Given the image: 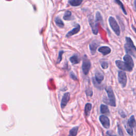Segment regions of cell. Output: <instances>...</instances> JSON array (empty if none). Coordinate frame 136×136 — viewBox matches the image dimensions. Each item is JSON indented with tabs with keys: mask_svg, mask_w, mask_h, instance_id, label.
Returning a JSON list of instances; mask_svg holds the SVG:
<instances>
[{
	"mask_svg": "<svg viewBox=\"0 0 136 136\" xmlns=\"http://www.w3.org/2000/svg\"><path fill=\"white\" fill-rule=\"evenodd\" d=\"M126 43L124 45V48L127 54L131 55L134 57H136V47L135 46L132 40L129 37H125Z\"/></svg>",
	"mask_w": 136,
	"mask_h": 136,
	"instance_id": "cell-1",
	"label": "cell"
},
{
	"mask_svg": "<svg viewBox=\"0 0 136 136\" xmlns=\"http://www.w3.org/2000/svg\"><path fill=\"white\" fill-rule=\"evenodd\" d=\"M105 91L107 93L108 98H104L103 102L108 104L109 105H111L113 107L116 106V97H115L114 94L113 90L111 87H107L105 88Z\"/></svg>",
	"mask_w": 136,
	"mask_h": 136,
	"instance_id": "cell-2",
	"label": "cell"
},
{
	"mask_svg": "<svg viewBox=\"0 0 136 136\" xmlns=\"http://www.w3.org/2000/svg\"><path fill=\"white\" fill-rule=\"evenodd\" d=\"M108 22L111 28L113 30V31L118 36H119L120 35V26L118 25V23L117 22V20L115 19V18L112 16H110L108 18Z\"/></svg>",
	"mask_w": 136,
	"mask_h": 136,
	"instance_id": "cell-3",
	"label": "cell"
},
{
	"mask_svg": "<svg viewBox=\"0 0 136 136\" xmlns=\"http://www.w3.org/2000/svg\"><path fill=\"white\" fill-rule=\"evenodd\" d=\"M91 62L88 59L86 55H84L83 57L82 64V70L85 75H87L91 68Z\"/></svg>",
	"mask_w": 136,
	"mask_h": 136,
	"instance_id": "cell-4",
	"label": "cell"
},
{
	"mask_svg": "<svg viewBox=\"0 0 136 136\" xmlns=\"http://www.w3.org/2000/svg\"><path fill=\"white\" fill-rule=\"evenodd\" d=\"M118 81L122 88H124L127 85V77L125 72L123 71H118Z\"/></svg>",
	"mask_w": 136,
	"mask_h": 136,
	"instance_id": "cell-5",
	"label": "cell"
},
{
	"mask_svg": "<svg viewBox=\"0 0 136 136\" xmlns=\"http://www.w3.org/2000/svg\"><path fill=\"white\" fill-rule=\"evenodd\" d=\"M115 63H116V64L119 69L123 71H125L131 72L133 70L132 68L129 66L125 62H123L121 60H116Z\"/></svg>",
	"mask_w": 136,
	"mask_h": 136,
	"instance_id": "cell-6",
	"label": "cell"
},
{
	"mask_svg": "<svg viewBox=\"0 0 136 136\" xmlns=\"http://www.w3.org/2000/svg\"><path fill=\"white\" fill-rule=\"evenodd\" d=\"M88 22L92 28L93 33L94 35H97L98 33V29L97 27L98 24L95 21V20H94V18L92 16L88 17Z\"/></svg>",
	"mask_w": 136,
	"mask_h": 136,
	"instance_id": "cell-7",
	"label": "cell"
},
{
	"mask_svg": "<svg viewBox=\"0 0 136 136\" xmlns=\"http://www.w3.org/2000/svg\"><path fill=\"white\" fill-rule=\"evenodd\" d=\"M99 45H100V42L97 40H94L90 43L89 47L90 53L92 55L95 54L97 48Z\"/></svg>",
	"mask_w": 136,
	"mask_h": 136,
	"instance_id": "cell-8",
	"label": "cell"
},
{
	"mask_svg": "<svg viewBox=\"0 0 136 136\" xmlns=\"http://www.w3.org/2000/svg\"><path fill=\"white\" fill-rule=\"evenodd\" d=\"M99 121L104 128L108 129L110 127V121L107 117L102 115L99 117Z\"/></svg>",
	"mask_w": 136,
	"mask_h": 136,
	"instance_id": "cell-9",
	"label": "cell"
},
{
	"mask_svg": "<svg viewBox=\"0 0 136 136\" xmlns=\"http://www.w3.org/2000/svg\"><path fill=\"white\" fill-rule=\"evenodd\" d=\"M70 94L69 93H66L64 94V95L63 96L62 98V100L61 102V108L62 109L64 108L66 106L68 102L70 100Z\"/></svg>",
	"mask_w": 136,
	"mask_h": 136,
	"instance_id": "cell-10",
	"label": "cell"
},
{
	"mask_svg": "<svg viewBox=\"0 0 136 136\" xmlns=\"http://www.w3.org/2000/svg\"><path fill=\"white\" fill-rule=\"evenodd\" d=\"M80 30V26L79 25H78L77 24L76 25V27L73 29H72L71 30L69 31V32H68L66 35H65V37L68 38V37H71L73 35H74L75 34H77V33H78L79 32V31Z\"/></svg>",
	"mask_w": 136,
	"mask_h": 136,
	"instance_id": "cell-11",
	"label": "cell"
},
{
	"mask_svg": "<svg viewBox=\"0 0 136 136\" xmlns=\"http://www.w3.org/2000/svg\"><path fill=\"white\" fill-rule=\"evenodd\" d=\"M123 59L124 61L129 66L133 69L134 67V62L133 59H132V57L129 54H126L123 56Z\"/></svg>",
	"mask_w": 136,
	"mask_h": 136,
	"instance_id": "cell-12",
	"label": "cell"
},
{
	"mask_svg": "<svg viewBox=\"0 0 136 136\" xmlns=\"http://www.w3.org/2000/svg\"><path fill=\"white\" fill-rule=\"evenodd\" d=\"M98 51L101 53L104 56H105L111 53V49L110 48H109L108 46H103L100 47V48L98 49Z\"/></svg>",
	"mask_w": 136,
	"mask_h": 136,
	"instance_id": "cell-13",
	"label": "cell"
},
{
	"mask_svg": "<svg viewBox=\"0 0 136 136\" xmlns=\"http://www.w3.org/2000/svg\"><path fill=\"white\" fill-rule=\"evenodd\" d=\"M95 81L99 83V84H101L102 83V81L104 80V76L102 74V72L99 71H97L95 72Z\"/></svg>",
	"mask_w": 136,
	"mask_h": 136,
	"instance_id": "cell-14",
	"label": "cell"
},
{
	"mask_svg": "<svg viewBox=\"0 0 136 136\" xmlns=\"http://www.w3.org/2000/svg\"><path fill=\"white\" fill-rule=\"evenodd\" d=\"M80 60L81 59L79 55L77 54H75L70 58V61L71 63L73 64H78L80 62Z\"/></svg>",
	"mask_w": 136,
	"mask_h": 136,
	"instance_id": "cell-15",
	"label": "cell"
},
{
	"mask_svg": "<svg viewBox=\"0 0 136 136\" xmlns=\"http://www.w3.org/2000/svg\"><path fill=\"white\" fill-rule=\"evenodd\" d=\"M128 126L131 128H134L136 127V121L133 116H132L130 118L129 120L128 121Z\"/></svg>",
	"mask_w": 136,
	"mask_h": 136,
	"instance_id": "cell-16",
	"label": "cell"
},
{
	"mask_svg": "<svg viewBox=\"0 0 136 136\" xmlns=\"http://www.w3.org/2000/svg\"><path fill=\"white\" fill-rule=\"evenodd\" d=\"M83 0H69V3L72 7H78L81 4Z\"/></svg>",
	"mask_w": 136,
	"mask_h": 136,
	"instance_id": "cell-17",
	"label": "cell"
},
{
	"mask_svg": "<svg viewBox=\"0 0 136 136\" xmlns=\"http://www.w3.org/2000/svg\"><path fill=\"white\" fill-rule=\"evenodd\" d=\"M95 21L97 24L100 23L102 25H104L103 17L102 16L101 13L100 12H99V11H97L96 13V20H95Z\"/></svg>",
	"mask_w": 136,
	"mask_h": 136,
	"instance_id": "cell-18",
	"label": "cell"
},
{
	"mask_svg": "<svg viewBox=\"0 0 136 136\" xmlns=\"http://www.w3.org/2000/svg\"><path fill=\"white\" fill-rule=\"evenodd\" d=\"M100 111L101 113L103 114H109V111L108 107L107 105H104V104H102L100 106Z\"/></svg>",
	"mask_w": 136,
	"mask_h": 136,
	"instance_id": "cell-19",
	"label": "cell"
},
{
	"mask_svg": "<svg viewBox=\"0 0 136 136\" xmlns=\"http://www.w3.org/2000/svg\"><path fill=\"white\" fill-rule=\"evenodd\" d=\"M114 2L116 3V4H117L118 5H119V7H120V8H121L122 10V12H123V13L125 14V15H127V12L126 11V10H125L124 7V5L122 3V2L120 1V0H114Z\"/></svg>",
	"mask_w": 136,
	"mask_h": 136,
	"instance_id": "cell-20",
	"label": "cell"
},
{
	"mask_svg": "<svg viewBox=\"0 0 136 136\" xmlns=\"http://www.w3.org/2000/svg\"><path fill=\"white\" fill-rule=\"evenodd\" d=\"M92 108V105L90 103H87L85 107V113L87 117H88L90 114Z\"/></svg>",
	"mask_w": 136,
	"mask_h": 136,
	"instance_id": "cell-21",
	"label": "cell"
},
{
	"mask_svg": "<svg viewBox=\"0 0 136 136\" xmlns=\"http://www.w3.org/2000/svg\"><path fill=\"white\" fill-rule=\"evenodd\" d=\"M99 63L102 69H107L108 67V62L104 59H101L99 61Z\"/></svg>",
	"mask_w": 136,
	"mask_h": 136,
	"instance_id": "cell-22",
	"label": "cell"
},
{
	"mask_svg": "<svg viewBox=\"0 0 136 136\" xmlns=\"http://www.w3.org/2000/svg\"><path fill=\"white\" fill-rule=\"evenodd\" d=\"M55 22L56 25L60 28H63L64 26L63 22L62 21V20L59 17H56L55 18Z\"/></svg>",
	"mask_w": 136,
	"mask_h": 136,
	"instance_id": "cell-23",
	"label": "cell"
},
{
	"mask_svg": "<svg viewBox=\"0 0 136 136\" xmlns=\"http://www.w3.org/2000/svg\"><path fill=\"white\" fill-rule=\"evenodd\" d=\"M71 17H72V13L71 12L67 10V11H66L63 15V18L64 20H71Z\"/></svg>",
	"mask_w": 136,
	"mask_h": 136,
	"instance_id": "cell-24",
	"label": "cell"
},
{
	"mask_svg": "<svg viewBox=\"0 0 136 136\" xmlns=\"http://www.w3.org/2000/svg\"><path fill=\"white\" fill-rule=\"evenodd\" d=\"M78 129H79L78 127H76L71 129L69 131V136H76L78 133Z\"/></svg>",
	"mask_w": 136,
	"mask_h": 136,
	"instance_id": "cell-25",
	"label": "cell"
},
{
	"mask_svg": "<svg viewBox=\"0 0 136 136\" xmlns=\"http://www.w3.org/2000/svg\"><path fill=\"white\" fill-rule=\"evenodd\" d=\"M63 53H64L63 51H61L59 52L58 57H57V61H56L57 63H60L61 61H62V55H63Z\"/></svg>",
	"mask_w": 136,
	"mask_h": 136,
	"instance_id": "cell-26",
	"label": "cell"
},
{
	"mask_svg": "<svg viewBox=\"0 0 136 136\" xmlns=\"http://www.w3.org/2000/svg\"><path fill=\"white\" fill-rule=\"evenodd\" d=\"M92 81H93V84L94 85V86H95L96 88L98 89H102V86L101 85V84H99V83H98L95 80V78H92Z\"/></svg>",
	"mask_w": 136,
	"mask_h": 136,
	"instance_id": "cell-27",
	"label": "cell"
},
{
	"mask_svg": "<svg viewBox=\"0 0 136 136\" xmlns=\"http://www.w3.org/2000/svg\"><path fill=\"white\" fill-rule=\"evenodd\" d=\"M85 92H86L87 96H92L93 94V90H92V89L91 88L87 89L85 91Z\"/></svg>",
	"mask_w": 136,
	"mask_h": 136,
	"instance_id": "cell-28",
	"label": "cell"
},
{
	"mask_svg": "<svg viewBox=\"0 0 136 136\" xmlns=\"http://www.w3.org/2000/svg\"><path fill=\"white\" fill-rule=\"evenodd\" d=\"M126 130H127V133L130 135H133V130L132 128H131L130 127H127L126 128Z\"/></svg>",
	"mask_w": 136,
	"mask_h": 136,
	"instance_id": "cell-29",
	"label": "cell"
},
{
	"mask_svg": "<svg viewBox=\"0 0 136 136\" xmlns=\"http://www.w3.org/2000/svg\"><path fill=\"white\" fill-rule=\"evenodd\" d=\"M118 133L120 136H123L122 130L121 127H120L119 124H118Z\"/></svg>",
	"mask_w": 136,
	"mask_h": 136,
	"instance_id": "cell-30",
	"label": "cell"
},
{
	"mask_svg": "<svg viewBox=\"0 0 136 136\" xmlns=\"http://www.w3.org/2000/svg\"><path fill=\"white\" fill-rule=\"evenodd\" d=\"M70 76L71 79H72L73 80H77V78L76 77V76L75 75V74L73 72H71L70 74Z\"/></svg>",
	"mask_w": 136,
	"mask_h": 136,
	"instance_id": "cell-31",
	"label": "cell"
},
{
	"mask_svg": "<svg viewBox=\"0 0 136 136\" xmlns=\"http://www.w3.org/2000/svg\"><path fill=\"white\" fill-rule=\"evenodd\" d=\"M119 113L120 115H121V116L122 118H125V117H126V116H125V114L124 113V112L123 111H119Z\"/></svg>",
	"mask_w": 136,
	"mask_h": 136,
	"instance_id": "cell-32",
	"label": "cell"
},
{
	"mask_svg": "<svg viewBox=\"0 0 136 136\" xmlns=\"http://www.w3.org/2000/svg\"><path fill=\"white\" fill-rule=\"evenodd\" d=\"M133 8L134 11L136 12V0H134V3H133Z\"/></svg>",
	"mask_w": 136,
	"mask_h": 136,
	"instance_id": "cell-33",
	"label": "cell"
},
{
	"mask_svg": "<svg viewBox=\"0 0 136 136\" xmlns=\"http://www.w3.org/2000/svg\"><path fill=\"white\" fill-rule=\"evenodd\" d=\"M131 27H132V28L133 30L134 31L135 33L136 34V28L134 27V26L133 25H131Z\"/></svg>",
	"mask_w": 136,
	"mask_h": 136,
	"instance_id": "cell-34",
	"label": "cell"
},
{
	"mask_svg": "<svg viewBox=\"0 0 136 136\" xmlns=\"http://www.w3.org/2000/svg\"><path fill=\"white\" fill-rule=\"evenodd\" d=\"M106 135L107 136H116V135H113L111 134V133H110L109 132V131H107L106 133Z\"/></svg>",
	"mask_w": 136,
	"mask_h": 136,
	"instance_id": "cell-35",
	"label": "cell"
}]
</instances>
